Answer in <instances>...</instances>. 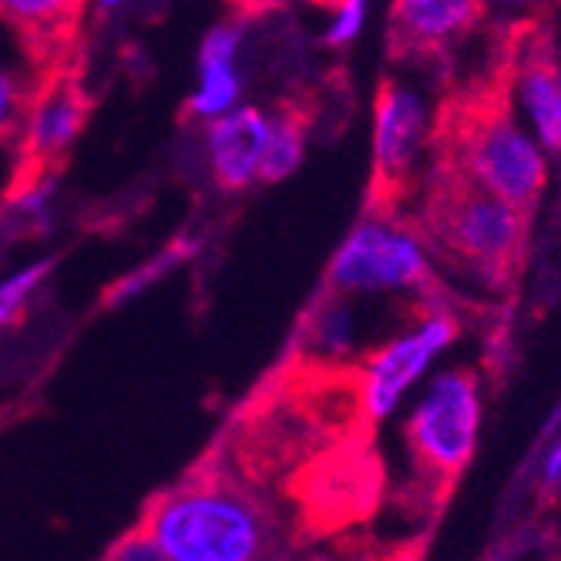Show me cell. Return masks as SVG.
Listing matches in <instances>:
<instances>
[{
	"mask_svg": "<svg viewBox=\"0 0 561 561\" xmlns=\"http://www.w3.org/2000/svg\"><path fill=\"white\" fill-rule=\"evenodd\" d=\"M431 276L424 242L390 219H364L330 263V289L346 296L411 293L431 286Z\"/></svg>",
	"mask_w": 561,
	"mask_h": 561,
	"instance_id": "5",
	"label": "cell"
},
{
	"mask_svg": "<svg viewBox=\"0 0 561 561\" xmlns=\"http://www.w3.org/2000/svg\"><path fill=\"white\" fill-rule=\"evenodd\" d=\"M242 24L222 21L209 27L198 47V84L188 98V115L198 122H213L226 112H232L242 98V75L236 68L239 50H242Z\"/></svg>",
	"mask_w": 561,
	"mask_h": 561,
	"instance_id": "10",
	"label": "cell"
},
{
	"mask_svg": "<svg viewBox=\"0 0 561 561\" xmlns=\"http://www.w3.org/2000/svg\"><path fill=\"white\" fill-rule=\"evenodd\" d=\"M427 101L403 81H387L374 115V192L387 198L403 188L427 145Z\"/></svg>",
	"mask_w": 561,
	"mask_h": 561,
	"instance_id": "7",
	"label": "cell"
},
{
	"mask_svg": "<svg viewBox=\"0 0 561 561\" xmlns=\"http://www.w3.org/2000/svg\"><path fill=\"white\" fill-rule=\"evenodd\" d=\"M367 4L370 0H333V21L327 31L330 47H346L360 37V31L367 24Z\"/></svg>",
	"mask_w": 561,
	"mask_h": 561,
	"instance_id": "19",
	"label": "cell"
},
{
	"mask_svg": "<svg viewBox=\"0 0 561 561\" xmlns=\"http://www.w3.org/2000/svg\"><path fill=\"white\" fill-rule=\"evenodd\" d=\"M112 558H125V561H162V551H159L156 538L148 535V528L141 525L138 531L125 535V538L112 548Z\"/></svg>",
	"mask_w": 561,
	"mask_h": 561,
	"instance_id": "21",
	"label": "cell"
},
{
	"mask_svg": "<svg viewBox=\"0 0 561 561\" xmlns=\"http://www.w3.org/2000/svg\"><path fill=\"white\" fill-rule=\"evenodd\" d=\"M81 8L84 0H0V21L47 50L75 31Z\"/></svg>",
	"mask_w": 561,
	"mask_h": 561,
	"instance_id": "12",
	"label": "cell"
},
{
	"mask_svg": "<svg viewBox=\"0 0 561 561\" xmlns=\"http://www.w3.org/2000/svg\"><path fill=\"white\" fill-rule=\"evenodd\" d=\"M50 270H55L50 260H34V263L21 266L18 273H11L8 279H0V327H11L21 320L31 296L41 289V283L47 279Z\"/></svg>",
	"mask_w": 561,
	"mask_h": 561,
	"instance_id": "16",
	"label": "cell"
},
{
	"mask_svg": "<svg viewBox=\"0 0 561 561\" xmlns=\"http://www.w3.org/2000/svg\"><path fill=\"white\" fill-rule=\"evenodd\" d=\"M518 101L545 151H561V78L551 65L531 61L518 78Z\"/></svg>",
	"mask_w": 561,
	"mask_h": 561,
	"instance_id": "14",
	"label": "cell"
},
{
	"mask_svg": "<svg viewBox=\"0 0 561 561\" xmlns=\"http://www.w3.org/2000/svg\"><path fill=\"white\" fill-rule=\"evenodd\" d=\"M91 4L101 11H115V8H122V0H91Z\"/></svg>",
	"mask_w": 561,
	"mask_h": 561,
	"instance_id": "24",
	"label": "cell"
},
{
	"mask_svg": "<svg viewBox=\"0 0 561 561\" xmlns=\"http://www.w3.org/2000/svg\"><path fill=\"white\" fill-rule=\"evenodd\" d=\"M360 346V320L346 293H333L320 299V306L306 320V350L323 360H346Z\"/></svg>",
	"mask_w": 561,
	"mask_h": 561,
	"instance_id": "13",
	"label": "cell"
},
{
	"mask_svg": "<svg viewBox=\"0 0 561 561\" xmlns=\"http://www.w3.org/2000/svg\"><path fill=\"white\" fill-rule=\"evenodd\" d=\"M88 122V98L75 81H47L31 94V105L21 122L24 165L34 172L55 165L65 151L81 138Z\"/></svg>",
	"mask_w": 561,
	"mask_h": 561,
	"instance_id": "8",
	"label": "cell"
},
{
	"mask_svg": "<svg viewBox=\"0 0 561 561\" xmlns=\"http://www.w3.org/2000/svg\"><path fill=\"white\" fill-rule=\"evenodd\" d=\"M484 0H393L390 37L397 55H431L478 24Z\"/></svg>",
	"mask_w": 561,
	"mask_h": 561,
	"instance_id": "11",
	"label": "cell"
},
{
	"mask_svg": "<svg viewBox=\"0 0 561 561\" xmlns=\"http://www.w3.org/2000/svg\"><path fill=\"white\" fill-rule=\"evenodd\" d=\"M192 252H195V245L192 242H175V245H169L165 252H159V256L156 260H151V263H145L138 273H131L128 279H122L115 289H112V296H108V302L112 306H118V302H128V299H135L138 293H145L148 286H156L159 279H165L179 263H185L188 256H192Z\"/></svg>",
	"mask_w": 561,
	"mask_h": 561,
	"instance_id": "17",
	"label": "cell"
},
{
	"mask_svg": "<svg viewBox=\"0 0 561 561\" xmlns=\"http://www.w3.org/2000/svg\"><path fill=\"white\" fill-rule=\"evenodd\" d=\"M162 561H252L273 551V522L249 491L202 478L162 494L141 522Z\"/></svg>",
	"mask_w": 561,
	"mask_h": 561,
	"instance_id": "1",
	"label": "cell"
},
{
	"mask_svg": "<svg viewBox=\"0 0 561 561\" xmlns=\"http://www.w3.org/2000/svg\"><path fill=\"white\" fill-rule=\"evenodd\" d=\"M270 115L260 108H232L213 122H206V159L213 179L229 188H249L263 175Z\"/></svg>",
	"mask_w": 561,
	"mask_h": 561,
	"instance_id": "9",
	"label": "cell"
},
{
	"mask_svg": "<svg viewBox=\"0 0 561 561\" xmlns=\"http://www.w3.org/2000/svg\"><path fill=\"white\" fill-rule=\"evenodd\" d=\"M50 182L31 179L24 188H18L14 195V216L34 229H47L50 226Z\"/></svg>",
	"mask_w": 561,
	"mask_h": 561,
	"instance_id": "20",
	"label": "cell"
},
{
	"mask_svg": "<svg viewBox=\"0 0 561 561\" xmlns=\"http://www.w3.org/2000/svg\"><path fill=\"white\" fill-rule=\"evenodd\" d=\"M457 169L488 192L512 202L528 213L545 192L548 182V159L545 145L528 135L512 112H474L457 138Z\"/></svg>",
	"mask_w": 561,
	"mask_h": 561,
	"instance_id": "3",
	"label": "cell"
},
{
	"mask_svg": "<svg viewBox=\"0 0 561 561\" xmlns=\"http://www.w3.org/2000/svg\"><path fill=\"white\" fill-rule=\"evenodd\" d=\"M306 151V118L293 108L270 115L266 156H263V182H283L302 165Z\"/></svg>",
	"mask_w": 561,
	"mask_h": 561,
	"instance_id": "15",
	"label": "cell"
},
{
	"mask_svg": "<svg viewBox=\"0 0 561 561\" xmlns=\"http://www.w3.org/2000/svg\"><path fill=\"white\" fill-rule=\"evenodd\" d=\"M454 336L457 323L447 313H431L417 330L400 333L387 346H380L360 377V411L367 414V421L390 417L400 407L403 393L427 374L437 353L447 350Z\"/></svg>",
	"mask_w": 561,
	"mask_h": 561,
	"instance_id": "6",
	"label": "cell"
},
{
	"mask_svg": "<svg viewBox=\"0 0 561 561\" xmlns=\"http://www.w3.org/2000/svg\"><path fill=\"white\" fill-rule=\"evenodd\" d=\"M31 94L34 91L24 84V75L0 55V138H11L21 128Z\"/></svg>",
	"mask_w": 561,
	"mask_h": 561,
	"instance_id": "18",
	"label": "cell"
},
{
	"mask_svg": "<svg viewBox=\"0 0 561 561\" xmlns=\"http://www.w3.org/2000/svg\"><path fill=\"white\" fill-rule=\"evenodd\" d=\"M229 4L245 14V18H256V14H276V11H289L296 4H333V0H229Z\"/></svg>",
	"mask_w": 561,
	"mask_h": 561,
	"instance_id": "22",
	"label": "cell"
},
{
	"mask_svg": "<svg viewBox=\"0 0 561 561\" xmlns=\"http://www.w3.org/2000/svg\"><path fill=\"white\" fill-rule=\"evenodd\" d=\"M541 484L545 488H558L561 484V437L548 447L545 461H541Z\"/></svg>",
	"mask_w": 561,
	"mask_h": 561,
	"instance_id": "23",
	"label": "cell"
},
{
	"mask_svg": "<svg viewBox=\"0 0 561 561\" xmlns=\"http://www.w3.org/2000/svg\"><path fill=\"white\" fill-rule=\"evenodd\" d=\"M481 434V387L468 370L440 374L417 400L407 421L411 444L421 468L447 484L468 468Z\"/></svg>",
	"mask_w": 561,
	"mask_h": 561,
	"instance_id": "4",
	"label": "cell"
},
{
	"mask_svg": "<svg viewBox=\"0 0 561 561\" xmlns=\"http://www.w3.org/2000/svg\"><path fill=\"white\" fill-rule=\"evenodd\" d=\"M431 232L461 263L507 273L525 239V213L457 169V179L431 202Z\"/></svg>",
	"mask_w": 561,
	"mask_h": 561,
	"instance_id": "2",
	"label": "cell"
}]
</instances>
